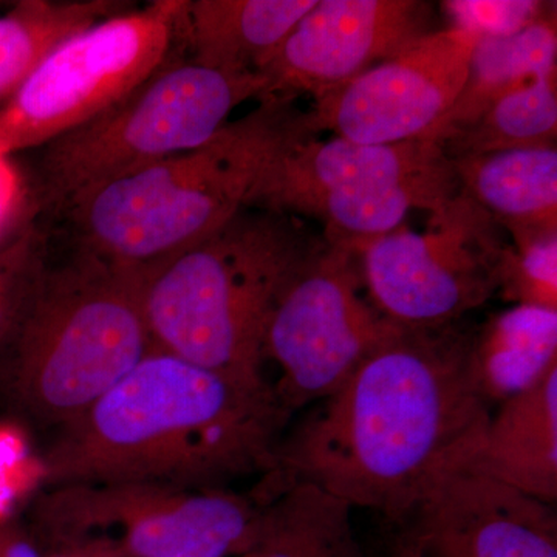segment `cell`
Wrapping results in <instances>:
<instances>
[{"mask_svg":"<svg viewBox=\"0 0 557 557\" xmlns=\"http://www.w3.org/2000/svg\"><path fill=\"white\" fill-rule=\"evenodd\" d=\"M186 7L153 0L58 47L0 110V157L42 148L137 89L186 46Z\"/></svg>","mask_w":557,"mask_h":557,"instance_id":"8","label":"cell"},{"mask_svg":"<svg viewBox=\"0 0 557 557\" xmlns=\"http://www.w3.org/2000/svg\"><path fill=\"white\" fill-rule=\"evenodd\" d=\"M479 39L456 27L429 33L392 60L314 100L306 112L307 127L313 135L330 131L362 145L426 138L456 106Z\"/></svg>","mask_w":557,"mask_h":557,"instance_id":"11","label":"cell"},{"mask_svg":"<svg viewBox=\"0 0 557 557\" xmlns=\"http://www.w3.org/2000/svg\"><path fill=\"white\" fill-rule=\"evenodd\" d=\"M0 557H42L30 539L14 527L0 528Z\"/></svg>","mask_w":557,"mask_h":557,"instance_id":"27","label":"cell"},{"mask_svg":"<svg viewBox=\"0 0 557 557\" xmlns=\"http://www.w3.org/2000/svg\"><path fill=\"white\" fill-rule=\"evenodd\" d=\"M505 236L460 189L423 231L399 226L355 249L366 292L384 317L401 327H445L500 293L511 251Z\"/></svg>","mask_w":557,"mask_h":557,"instance_id":"9","label":"cell"},{"mask_svg":"<svg viewBox=\"0 0 557 557\" xmlns=\"http://www.w3.org/2000/svg\"><path fill=\"white\" fill-rule=\"evenodd\" d=\"M460 189L502 228L557 226V150H502L450 160Z\"/></svg>","mask_w":557,"mask_h":557,"instance_id":"17","label":"cell"},{"mask_svg":"<svg viewBox=\"0 0 557 557\" xmlns=\"http://www.w3.org/2000/svg\"><path fill=\"white\" fill-rule=\"evenodd\" d=\"M364 289L357 249L329 244L278 300L263 359L281 369L273 391L292 416L335 394L403 329L362 295Z\"/></svg>","mask_w":557,"mask_h":557,"instance_id":"10","label":"cell"},{"mask_svg":"<svg viewBox=\"0 0 557 557\" xmlns=\"http://www.w3.org/2000/svg\"><path fill=\"white\" fill-rule=\"evenodd\" d=\"M42 557H121L119 549L106 541L73 542L57 545L49 555Z\"/></svg>","mask_w":557,"mask_h":557,"instance_id":"26","label":"cell"},{"mask_svg":"<svg viewBox=\"0 0 557 557\" xmlns=\"http://www.w3.org/2000/svg\"><path fill=\"white\" fill-rule=\"evenodd\" d=\"M265 502L228 490L160 483L50 486L33 519L53 547L106 541L121 557H242L262 527Z\"/></svg>","mask_w":557,"mask_h":557,"instance_id":"7","label":"cell"},{"mask_svg":"<svg viewBox=\"0 0 557 557\" xmlns=\"http://www.w3.org/2000/svg\"><path fill=\"white\" fill-rule=\"evenodd\" d=\"M289 417L269 381L245 383L152 350L58 429L44 457L46 483L225 490L276 468Z\"/></svg>","mask_w":557,"mask_h":557,"instance_id":"2","label":"cell"},{"mask_svg":"<svg viewBox=\"0 0 557 557\" xmlns=\"http://www.w3.org/2000/svg\"><path fill=\"white\" fill-rule=\"evenodd\" d=\"M318 0H188L190 62L219 72H256Z\"/></svg>","mask_w":557,"mask_h":557,"instance_id":"16","label":"cell"},{"mask_svg":"<svg viewBox=\"0 0 557 557\" xmlns=\"http://www.w3.org/2000/svg\"><path fill=\"white\" fill-rule=\"evenodd\" d=\"M242 557H244V556H242Z\"/></svg>","mask_w":557,"mask_h":557,"instance_id":"29","label":"cell"},{"mask_svg":"<svg viewBox=\"0 0 557 557\" xmlns=\"http://www.w3.org/2000/svg\"><path fill=\"white\" fill-rule=\"evenodd\" d=\"M454 170L438 143L362 145L344 138L306 137L282 153L251 194L248 208L304 214L332 194L373 193Z\"/></svg>","mask_w":557,"mask_h":557,"instance_id":"14","label":"cell"},{"mask_svg":"<svg viewBox=\"0 0 557 557\" xmlns=\"http://www.w3.org/2000/svg\"><path fill=\"white\" fill-rule=\"evenodd\" d=\"M458 324L403 327L282 438L281 490L304 482L405 525L440 475L456 471L490 423Z\"/></svg>","mask_w":557,"mask_h":557,"instance_id":"1","label":"cell"},{"mask_svg":"<svg viewBox=\"0 0 557 557\" xmlns=\"http://www.w3.org/2000/svg\"><path fill=\"white\" fill-rule=\"evenodd\" d=\"M265 95L258 72H219L171 58L115 104L42 146L33 205L65 212L90 190L203 145L240 104Z\"/></svg>","mask_w":557,"mask_h":557,"instance_id":"6","label":"cell"},{"mask_svg":"<svg viewBox=\"0 0 557 557\" xmlns=\"http://www.w3.org/2000/svg\"><path fill=\"white\" fill-rule=\"evenodd\" d=\"M388 557H421L420 552L412 541L405 533L399 534L392 545L391 556Z\"/></svg>","mask_w":557,"mask_h":557,"instance_id":"28","label":"cell"},{"mask_svg":"<svg viewBox=\"0 0 557 557\" xmlns=\"http://www.w3.org/2000/svg\"><path fill=\"white\" fill-rule=\"evenodd\" d=\"M557 364V310L516 304L472 335L469 370L480 397L504 403Z\"/></svg>","mask_w":557,"mask_h":557,"instance_id":"18","label":"cell"},{"mask_svg":"<svg viewBox=\"0 0 557 557\" xmlns=\"http://www.w3.org/2000/svg\"><path fill=\"white\" fill-rule=\"evenodd\" d=\"M456 471L500 483L544 504L557 500V364L502 403Z\"/></svg>","mask_w":557,"mask_h":557,"instance_id":"15","label":"cell"},{"mask_svg":"<svg viewBox=\"0 0 557 557\" xmlns=\"http://www.w3.org/2000/svg\"><path fill=\"white\" fill-rule=\"evenodd\" d=\"M429 22L428 3L416 0H318L256 72L265 97L318 100L408 50Z\"/></svg>","mask_w":557,"mask_h":557,"instance_id":"12","label":"cell"},{"mask_svg":"<svg viewBox=\"0 0 557 557\" xmlns=\"http://www.w3.org/2000/svg\"><path fill=\"white\" fill-rule=\"evenodd\" d=\"M327 245L296 215L245 208L211 236L146 267L143 309L153 350L267 383L271 314Z\"/></svg>","mask_w":557,"mask_h":557,"instance_id":"3","label":"cell"},{"mask_svg":"<svg viewBox=\"0 0 557 557\" xmlns=\"http://www.w3.org/2000/svg\"><path fill=\"white\" fill-rule=\"evenodd\" d=\"M314 137L295 98L271 97L208 141L73 201L78 247L146 269L211 236L242 209L274 161Z\"/></svg>","mask_w":557,"mask_h":557,"instance_id":"4","label":"cell"},{"mask_svg":"<svg viewBox=\"0 0 557 557\" xmlns=\"http://www.w3.org/2000/svg\"><path fill=\"white\" fill-rule=\"evenodd\" d=\"M20 203V182L7 157H0V231L7 225Z\"/></svg>","mask_w":557,"mask_h":557,"instance_id":"25","label":"cell"},{"mask_svg":"<svg viewBox=\"0 0 557 557\" xmlns=\"http://www.w3.org/2000/svg\"><path fill=\"white\" fill-rule=\"evenodd\" d=\"M500 293L523 306L557 310V226H511Z\"/></svg>","mask_w":557,"mask_h":557,"instance_id":"23","label":"cell"},{"mask_svg":"<svg viewBox=\"0 0 557 557\" xmlns=\"http://www.w3.org/2000/svg\"><path fill=\"white\" fill-rule=\"evenodd\" d=\"M556 75L541 76L487 104L475 119L432 138L449 160L502 150L553 148L557 135Z\"/></svg>","mask_w":557,"mask_h":557,"instance_id":"22","label":"cell"},{"mask_svg":"<svg viewBox=\"0 0 557 557\" xmlns=\"http://www.w3.org/2000/svg\"><path fill=\"white\" fill-rule=\"evenodd\" d=\"M116 0H21L0 16V110L58 47L126 11Z\"/></svg>","mask_w":557,"mask_h":557,"instance_id":"20","label":"cell"},{"mask_svg":"<svg viewBox=\"0 0 557 557\" xmlns=\"http://www.w3.org/2000/svg\"><path fill=\"white\" fill-rule=\"evenodd\" d=\"M403 533L421 557H557L552 505L463 471L440 475Z\"/></svg>","mask_w":557,"mask_h":557,"instance_id":"13","label":"cell"},{"mask_svg":"<svg viewBox=\"0 0 557 557\" xmlns=\"http://www.w3.org/2000/svg\"><path fill=\"white\" fill-rule=\"evenodd\" d=\"M453 27L483 36H507L548 13L541 2H445Z\"/></svg>","mask_w":557,"mask_h":557,"instance_id":"24","label":"cell"},{"mask_svg":"<svg viewBox=\"0 0 557 557\" xmlns=\"http://www.w3.org/2000/svg\"><path fill=\"white\" fill-rule=\"evenodd\" d=\"M351 509L321 487L288 483L263 508L258 542L244 557H368Z\"/></svg>","mask_w":557,"mask_h":557,"instance_id":"19","label":"cell"},{"mask_svg":"<svg viewBox=\"0 0 557 557\" xmlns=\"http://www.w3.org/2000/svg\"><path fill=\"white\" fill-rule=\"evenodd\" d=\"M556 14L549 11L512 35L483 36L475 44L467 84L456 106L426 138L475 119L487 104L509 90L541 76L556 75Z\"/></svg>","mask_w":557,"mask_h":557,"instance_id":"21","label":"cell"},{"mask_svg":"<svg viewBox=\"0 0 557 557\" xmlns=\"http://www.w3.org/2000/svg\"><path fill=\"white\" fill-rule=\"evenodd\" d=\"M145 269L78 247L60 265L44 260L9 348L7 387L36 423H72L153 350Z\"/></svg>","mask_w":557,"mask_h":557,"instance_id":"5","label":"cell"}]
</instances>
